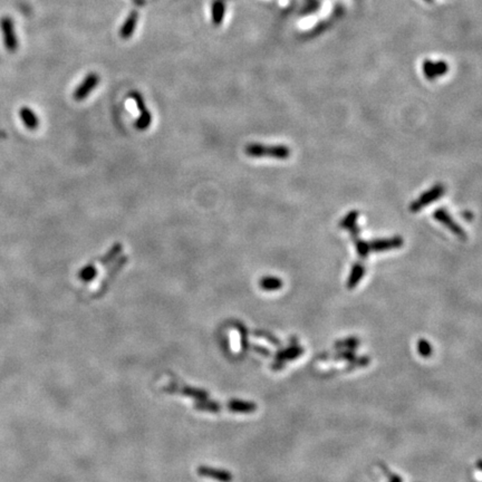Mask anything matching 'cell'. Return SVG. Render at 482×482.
Listing matches in <instances>:
<instances>
[{"instance_id":"ac0fdd59","label":"cell","mask_w":482,"mask_h":482,"mask_svg":"<svg viewBox=\"0 0 482 482\" xmlns=\"http://www.w3.org/2000/svg\"><path fill=\"white\" fill-rule=\"evenodd\" d=\"M360 212L356 210H353L351 212L346 214V216L343 218V220L340 222V227L342 229H346V230H349L353 225L356 224V220L359 219Z\"/></svg>"},{"instance_id":"8992f818","label":"cell","mask_w":482,"mask_h":482,"mask_svg":"<svg viewBox=\"0 0 482 482\" xmlns=\"http://www.w3.org/2000/svg\"><path fill=\"white\" fill-rule=\"evenodd\" d=\"M404 241L401 237H392V238H386V239H376L372 240L371 242H368V247H370V251L374 252H383V251H389L391 249H396V248H400L403 246Z\"/></svg>"},{"instance_id":"5bb4252c","label":"cell","mask_w":482,"mask_h":482,"mask_svg":"<svg viewBox=\"0 0 482 482\" xmlns=\"http://www.w3.org/2000/svg\"><path fill=\"white\" fill-rule=\"evenodd\" d=\"M169 391L179 392L180 394H183V395H186V396H189V397L197 398L198 401H203V400H206L207 397H208V393H207L206 391L198 390V389H194V387H189V386L176 387V389H174V387H169Z\"/></svg>"},{"instance_id":"9c48e42d","label":"cell","mask_w":482,"mask_h":482,"mask_svg":"<svg viewBox=\"0 0 482 482\" xmlns=\"http://www.w3.org/2000/svg\"><path fill=\"white\" fill-rule=\"evenodd\" d=\"M423 71L428 80L433 81L434 78L442 76L448 71V65L444 62L433 63L431 60H425L423 64Z\"/></svg>"},{"instance_id":"d6986e66","label":"cell","mask_w":482,"mask_h":482,"mask_svg":"<svg viewBox=\"0 0 482 482\" xmlns=\"http://www.w3.org/2000/svg\"><path fill=\"white\" fill-rule=\"evenodd\" d=\"M195 409L207 412H219L220 405L216 402H205V400H203L199 402L198 404H195Z\"/></svg>"},{"instance_id":"e0dca14e","label":"cell","mask_w":482,"mask_h":482,"mask_svg":"<svg viewBox=\"0 0 482 482\" xmlns=\"http://www.w3.org/2000/svg\"><path fill=\"white\" fill-rule=\"evenodd\" d=\"M96 275H97L96 267L94 265H87L83 267V268L80 270V273H78V279L84 282H89L96 277Z\"/></svg>"},{"instance_id":"603a6c76","label":"cell","mask_w":482,"mask_h":482,"mask_svg":"<svg viewBox=\"0 0 482 482\" xmlns=\"http://www.w3.org/2000/svg\"><path fill=\"white\" fill-rule=\"evenodd\" d=\"M427 1H431V0H427Z\"/></svg>"},{"instance_id":"2e32d148","label":"cell","mask_w":482,"mask_h":482,"mask_svg":"<svg viewBox=\"0 0 482 482\" xmlns=\"http://www.w3.org/2000/svg\"><path fill=\"white\" fill-rule=\"evenodd\" d=\"M138 22V14L137 13H132L129 18H127L126 21L124 22L122 29H120V37L123 39L130 38L132 34L135 30V26H137Z\"/></svg>"},{"instance_id":"ba28073f","label":"cell","mask_w":482,"mask_h":482,"mask_svg":"<svg viewBox=\"0 0 482 482\" xmlns=\"http://www.w3.org/2000/svg\"><path fill=\"white\" fill-rule=\"evenodd\" d=\"M198 474L201 477L211 478V479L218 480L220 482H231V480L233 479L232 474L230 472L225 471V470L214 469V468H210V466H206V465L199 466Z\"/></svg>"},{"instance_id":"7c38bea8","label":"cell","mask_w":482,"mask_h":482,"mask_svg":"<svg viewBox=\"0 0 482 482\" xmlns=\"http://www.w3.org/2000/svg\"><path fill=\"white\" fill-rule=\"evenodd\" d=\"M365 274V267L362 262H356L353 266L351 275H349L347 282H346V287L348 289H354L359 285V282L362 280Z\"/></svg>"},{"instance_id":"7a4b0ae2","label":"cell","mask_w":482,"mask_h":482,"mask_svg":"<svg viewBox=\"0 0 482 482\" xmlns=\"http://www.w3.org/2000/svg\"><path fill=\"white\" fill-rule=\"evenodd\" d=\"M444 192H446V188H444L443 184L441 183L435 184L432 189L424 192L419 199H416L415 201H413L411 203V206H410V211H412V212H419L420 210L425 208V207L430 205V203L439 200V199L444 194Z\"/></svg>"},{"instance_id":"8fae6325","label":"cell","mask_w":482,"mask_h":482,"mask_svg":"<svg viewBox=\"0 0 482 482\" xmlns=\"http://www.w3.org/2000/svg\"><path fill=\"white\" fill-rule=\"evenodd\" d=\"M19 115L22 123H24V125L27 127L28 130L35 131L38 129L39 126L38 116L35 114V112H34L32 108H29L27 106L21 107L19 111Z\"/></svg>"},{"instance_id":"ffe728a7","label":"cell","mask_w":482,"mask_h":482,"mask_svg":"<svg viewBox=\"0 0 482 482\" xmlns=\"http://www.w3.org/2000/svg\"><path fill=\"white\" fill-rule=\"evenodd\" d=\"M224 14V5L221 1L213 2L212 5V18L216 24H219Z\"/></svg>"},{"instance_id":"52a82bcc","label":"cell","mask_w":482,"mask_h":482,"mask_svg":"<svg viewBox=\"0 0 482 482\" xmlns=\"http://www.w3.org/2000/svg\"><path fill=\"white\" fill-rule=\"evenodd\" d=\"M0 26H1V30L3 34V41H5L6 48L10 52L16 51L18 44H17L16 36H15L13 20L10 19V17H3L1 21H0Z\"/></svg>"},{"instance_id":"4fadbf2b","label":"cell","mask_w":482,"mask_h":482,"mask_svg":"<svg viewBox=\"0 0 482 482\" xmlns=\"http://www.w3.org/2000/svg\"><path fill=\"white\" fill-rule=\"evenodd\" d=\"M228 409L232 412L251 413V412L256 411V409H257V405H256L255 403H251V402L233 400V401H230L228 403Z\"/></svg>"},{"instance_id":"44dd1931","label":"cell","mask_w":482,"mask_h":482,"mask_svg":"<svg viewBox=\"0 0 482 482\" xmlns=\"http://www.w3.org/2000/svg\"><path fill=\"white\" fill-rule=\"evenodd\" d=\"M120 250H122V244H120V243H115L114 246H113L111 248V250L108 251L107 254L105 255L103 258H102V259H103V260H102V262L106 263L108 261L113 260V259H115L116 257H118V255L120 254Z\"/></svg>"},{"instance_id":"5b68a950","label":"cell","mask_w":482,"mask_h":482,"mask_svg":"<svg viewBox=\"0 0 482 482\" xmlns=\"http://www.w3.org/2000/svg\"><path fill=\"white\" fill-rule=\"evenodd\" d=\"M433 217H434V219L439 220L440 222H441V224L446 225L447 228H449L453 235L459 237V238L462 239V240L466 239L465 231L463 230V229L457 224V222L452 219L449 212H448L446 209L441 208V209L435 210L434 213H433Z\"/></svg>"},{"instance_id":"3957f363","label":"cell","mask_w":482,"mask_h":482,"mask_svg":"<svg viewBox=\"0 0 482 482\" xmlns=\"http://www.w3.org/2000/svg\"><path fill=\"white\" fill-rule=\"evenodd\" d=\"M130 95L135 102V104H137L138 111H140V116H138V119L135 120L134 124L135 129L138 131L148 130L151 125V123H152V115H151L150 111L146 108L144 99H143L142 95L138 92H133L131 93Z\"/></svg>"},{"instance_id":"6da1fadb","label":"cell","mask_w":482,"mask_h":482,"mask_svg":"<svg viewBox=\"0 0 482 482\" xmlns=\"http://www.w3.org/2000/svg\"><path fill=\"white\" fill-rule=\"evenodd\" d=\"M246 155L250 157L269 156L274 159L286 160L291 156V149L285 145H262L258 143H251L244 148Z\"/></svg>"},{"instance_id":"9a60e30c","label":"cell","mask_w":482,"mask_h":482,"mask_svg":"<svg viewBox=\"0 0 482 482\" xmlns=\"http://www.w3.org/2000/svg\"><path fill=\"white\" fill-rule=\"evenodd\" d=\"M259 286L260 288L263 289L266 292H274V291H279L282 288V280L278 277H271V276H265L261 278L260 281H259Z\"/></svg>"},{"instance_id":"7402d4cb","label":"cell","mask_w":482,"mask_h":482,"mask_svg":"<svg viewBox=\"0 0 482 482\" xmlns=\"http://www.w3.org/2000/svg\"><path fill=\"white\" fill-rule=\"evenodd\" d=\"M417 351H419V353L423 357L430 356L432 354V347H431L430 343L424 341V340L419 341V343H417Z\"/></svg>"},{"instance_id":"277c9868","label":"cell","mask_w":482,"mask_h":482,"mask_svg":"<svg viewBox=\"0 0 482 482\" xmlns=\"http://www.w3.org/2000/svg\"><path fill=\"white\" fill-rule=\"evenodd\" d=\"M100 84V76L96 73H90L86 76L80 85L77 86L76 89L73 94L74 100L76 102H82L86 100L90 93L93 92L94 88Z\"/></svg>"},{"instance_id":"30bf717a","label":"cell","mask_w":482,"mask_h":482,"mask_svg":"<svg viewBox=\"0 0 482 482\" xmlns=\"http://www.w3.org/2000/svg\"><path fill=\"white\" fill-rule=\"evenodd\" d=\"M349 231H351V235H352V239H353V242L354 244H355V248H356V252L359 254V256L361 258H367L368 257V255H370V247H368V242H366V241H364L363 239H361V237H360V227L357 224L355 225H353V227L349 229Z\"/></svg>"}]
</instances>
